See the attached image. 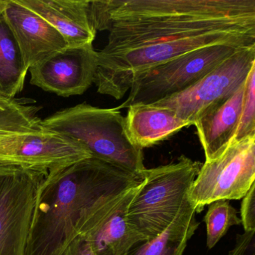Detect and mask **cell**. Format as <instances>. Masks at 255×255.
<instances>
[{
  "label": "cell",
  "mask_w": 255,
  "mask_h": 255,
  "mask_svg": "<svg viewBox=\"0 0 255 255\" xmlns=\"http://www.w3.org/2000/svg\"><path fill=\"white\" fill-rule=\"evenodd\" d=\"M4 6H5V0H0V16L3 11Z\"/></svg>",
  "instance_id": "cell-23"
},
{
  "label": "cell",
  "mask_w": 255,
  "mask_h": 255,
  "mask_svg": "<svg viewBox=\"0 0 255 255\" xmlns=\"http://www.w3.org/2000/svg\"><path fill=\"white\" fill-rule=\"evenodd\" d=\"M0 167H15L46 176L92 157L78 141L43 125L41 107L27 98H1Z\"/></svg>",
  "instance_id": "cell-3"
},
{
  "label": "cell",
  "mask_w": 255,
  "mask_h": 255,
  "mask_svg": "<svg viewBox=\"0 0 255 255\" xmlns=\"http://www.w3.org/2000/svg\"><path fill=\"white\" fill-rule=\"evenodd\" d=\"M28 71L18 44L2 13L0 16V98L13 99L21 92Z\"/></svg>",
  "instance_id": "cell-17"
},
{
  "label": "cell",
  "mask_w": 255,
  "mask_h": 255,
  "mask_svg": "<svg viewBox=\"0 0 255 255\" xmlns=\"http://www.w3.org/2000/svg\"><path fill=\"white\" fill-rule=\"evenodd\" d=\"M245 84L246 81L229 99L206 113L194 124L206 162L222 154L234 140L241 116Z\"/></svg>",
  "instance_id": "cell-13"
},
{
  "label": "cell",
  "mask_w": 255,
  "mask_h": 255,
  "mask_svg": "<svg viewBox=\"0 0 255 255\" xmlns=\"http://www.w3.org/2000/svg\"><path fill=\"white\" fill-rule=\"evenodd\" d=\"M43 125L84 146L92 157L142 179L145 171L143 150L129 139L125 117L116 108L83 103L42 120Z\"/></svg>",
  "instance_id": "cell-4"
},
{
  "label": "cell",
  "mask_w": 255,
  "mask_h": 255,
  "mask_svg": "<svg viewBox=\"0 0 255 255\" xmlns=\"http://www.w3.org/2000/svg\"><path fill=\"white\" fill-rule=\"evenodd\" d=\"M254 65L255 46L241 49L193 86L152 105L172 110L192 126L206 113L229 99L245 83Z\"/></svg>",
  "instance_id": "cell-8"
},
{
  "label": "cell",
  "mask_w": 255,
  "mask_h": 255,
  "mask_svg": "<svg viewBox=\"0 0 255 255\" xmlns=\"http://www.w3.org/2000/svg\"><path fill=\"white\" fill-rule=\"evenodd\" d=\"M141 183L132 188L108 216L80 236L91 245L95 255H128L135 246L147 241L131 227L127 217L128 206Z\"/></svg>",
  "instance_id": "cell-14"
},
{
  "label": "cell",
  "mask_w": 255,
  "mask_h": 255,
  "mask_svg": "<svg viewBox=\"0 0 255 255\" xmlns=\"http://www.w3.org/2000/svg\"><path fill=\"white\" fill-rule=\"evenodd\" d=\"M255 183V136L234 141L216 159L201 165L189 189L196 213L219 200H239Z\"/></svg>",
  "instance_id": "cell-7"
},
{
  "label": "cell",
  "mask_w": 255,
  "mask_h": 255,
  "mask_svg": "<svg viewBox=\"0 0 255 255\" xmlns=\"http://www.w3.org/2000/svg\"><path fill=\"white\" fill-rule=\"evenodd\" d=\"M2 103H1V98H0V110H2Z\"/></svg>",
  "instance_id": "cell-24"
},
{
  "label": "cell",
  "mask_w": 255,
  "mask_h": 255,
  "mask_svg": "<svg viewBox=\"0 0 255 255\" xmlns=\"http://www.w3.org/2000/svg\"><path fill=\"white\" fill-rule=\"evenodd\" d=\"M89 16L96 32H109L94 83L116 100L137 74L182 55L255 46V0H92Z\"/></svg>",
  "instance_id": "cell-1"
},
{
  "label": "cell",
  "mask_w": 255,
  "mask_h": 255,
  "mask_svg": "<svg viewBox=\"0 0 255 255\" xmlns=\"http://www.w3.org/2000/svg\"><path fill=\"white\" fill-rule=\"evenodd\" d=\"M125 121L129 139L142 150L167 139L183 128L192 126L172 110L154 105L130 106Z\"/></svg>",
  "instance_id": "cell-15"
},
{
  "label": "cell",
  "mask_w": 255,
  "mask_h": 255,
  "mask_svg": "<svg viewBox=\"0 0 255 255\" xmlns=\"http://www.w3.org/2000/svg\"><path fill=\"white\" fill-rule=\"evenodd\" d=\"M47 176L0 167V255H24L37 192Z\"/></svg>",
  "instance_id": "cell-9"
},
{
  "label": "cell",
  "mask_w": 255,
  "mask_h": 255,
  "mask_svg": "<svg viewBox=\"0 0 255 255\" xmlns=\"http://www.w3.org/2000/svg\"><path fill=\"white\" fill-rule=\"evenodd\" d=\"M241 49L228 45L211 46L147 68L134 77L128 98L117 109L152 105L177 95Z\"/></svg>",
  "instance_id": "cell-6"
},
{
  "label": "cell",
  "mask_w": 255,
  "mask_h": 255,
  "mask_svg": "<svg viewBox=\"0 0 255 255\" xmlns=\"http://www.w3.org/2000/svg\"><path fill=\"white\" fill-rule=\"evenodd\" d=\"M141 180L94 157L49 174L38 187L24 255H62L76 228L110 213Z\"/></svg>",
  "instance_id": "cell-2"
},
{
  "label": "cell",
  "mask_w": 255,
  "mask_h": 255,
  "mask_svg": "<svg viewBox=\"0 0 255 255\" xmlns=\"http://www.w3.org/2000/svg\"><path fill=\"white\" fill-rule=\"evenodd\" d=\"M228 255H255V230L237 234L235 246Z\"/></svg>",
  "instance_id": "cell-21"
},
{
  "label": "cell",
  "mask_w": 255,
  "mask_h": 255,
  "mask_svg": "<svg viewBox=\"0 0 255 255\" xmlns=\"http://www.w3.org/2000/svg\"><path fill=\"white\" fill-rule=\"evenodd\" d=\"M62 255H96L91 245L84 238L77 236L67 246Z\"/></svg>",
  "instance_id": "cell-22"
},
{
  "label": "cell",
  "mask_w": 255,
  "mask_h": 255,
  "mask_svg": "<svg viewBox=\"0 0 255 255\" xmlns=\"http://www.w3.org/2000/svg\"><path fill=\"white\" fill-rule=\"evenodd\" d=\"M195 213L188 198L174 220L160 234L137 245L128 255H183L188 241L200 225Z\"/></svg>",
  "instance_id": "cell-16"
},
{
  "label": "cell",
  "mask_w": 255,
  "mask_h": 255,
  "mask_svg": "<svg viewBox=\"0 0 255 255\" xmlns=\"http://www.w3.org/2000/svg\"><path fill=\"white\" fill-rule=\"evenodd\" d=\"M97 62L93 44L68 47L32 66L30 83L65 98L81 95L94 83Z\"/></svg>",
  "instance_id": "cell-10"
},
{
  "label": "cell",
  "mask_w": 255,
  "mask_h": 255,
  "mask_svg": "<svg viewBox=\"0 0 255 255\" xmlns=\"http://www.w3.org/2000/svg\"><path fill=\"white\" fill-rule=\"evenodd\" d=\"M250 136H255V65L246 78L241 116L233 141Z\"/></svg>",
  "instance_id": "cell-19"
},
{
  "label": "cell",
  "mask_w": 255,
  "mask_h": 255,
  "mask_svg": "<svg viewBox=\"0 0 255 255\" xmlns=\"http://www.w3.org/2000/svg\"><path fill=\"white\" fill-rule=\"evenodd\" d=\"M207 229V247L213 249L219 240L234 225H241L237 211L229 201L219 200L208 204V210L204 218Z\"/></svg>",
  "instance_id": "cell-18"
},
{
  "label": "cell",
  "mask_w": 255,
  "mask_h": 255,
  "mask_svg": "<svg viewBox=\"0 0 255 255\" xmlns=\"http://www.w3.org/2000/svg\"><path fill=\"white\" fill-rule=\"evenodd\" d=\"M2 15L18 44L28 70L68 47L63 37L50 23L17 0H5Z\"/></svg>",
  "instance_id": "cell-11"
},
{
  "label": "cell",
  "mask_w": 255,
  "mask_h": 255,
  "mask_svg": "<svg viewBox=\"0 0 255 255\" xmlns=\"http://www.w3.org/2000/svg\"><path fill=\"white\" fill-rule=\"evenodd\" d=\"M201 164L182 155L177 162L146 168L128 206V222L146 240L160 234L189 198Z\"/></svg>",
  "instance_id": "cell-5"
},
{
  "label": "cell",
  "mask_w": 255,
  "mask_h": 255,
  "mask_svg": "<svg viewBox=\"0 0 255 255\" xmlns=\"http://www.w3.org/2000/svg\"><path fill=\"white\" fill-rule=\"evenodd\" d=\"M17 1L50 23L68 47L93 44L97 32L89 20V0Z\"/></svg>",
  "instance_id": "cell-12"
},
{
  "label": "cell",
  "mask_w": 255,
  "mask_h": 255,
  "mask_svg": "<svg viewBox=\"0 0 255 255\" xmlns=\"http://www.w3.org/2000/svg\"><path fill=\"white\" fill-rule=\"evenodd\" d=\"M240 214L245 231L255 230V183L243 198Z\"/></svg>",
  "instance_id": "cell-20"
}]
</instances>
